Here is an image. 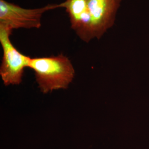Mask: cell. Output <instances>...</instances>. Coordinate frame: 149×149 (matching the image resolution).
Listing matches in <instances>:
<instances>
[{
    "mask_svg": "<svg viewBox=\"0 0 149 149\" xmlns=\"http://www.w3.org/2000/svg\"><path fill=\"white\" fill-rule=\"evenodd\" d=\"M28 68L34 71L37 82L43 93L66 89L74 77L73 65L63 54L31 58Z\"/></svg>",
    "mask_w": 149,
    "mask_h": 149,
    "instance_id": "obj_1",
    "label": "cell"
},
{
    "mask_svg": "<svg viewBox=\"0 0 149 149\" xmlns=\"http://www.w3.org/2000/svg\"><path fill=\"white\" fill-rule=\"evenodd\" d=\"M57 8H60L59 4H48L37 8H25L5 0H0V26L12 31L20 28L38 29L42 26L44 13Z\"/></svg>",
    "mask_w": 149,
    "mask_h": 149,
    "instance_id": "obj_2",
    "label": "cell"
},
{
    "mask_svg": "<svg viewBox=\"0 0 149 149\" xmlns=\"http://www.w3.org/2000/svg\"><path fill=\"white\" fill-rule=\"evenodd\" d=\"M12 32L9 28L0 26V43L3 50L0 75L6 86L21 83L24 70L28 68L31 58L21 53L13 45L10 39Z\"/></svg>",
    "mask_w": 149,
    "mask_h": 149,
    "instance_id": "obj_3",
    "label": "cell"
},
{
    "mask_svg": "<svg viewBox=\"0 0 149 149\" xmlns=\"http://www.w3.org/2000/svg\"><path fill=\"white\" fill-rule=\"evenodd\" d=\"M122 0H87L90 40L100 39L113 26Z\"/></svg>",
    "mask_w": 149,
    "mask_h": 149,
    "instance_id": "obj_4",
    "label": "cell"
},
{
    "mask_svg": "<svg viewBox=\"0 0 149 149\" xmlns=\"http://www.w3.org/2000/svg\"><path fill=\"white\" fill-rule=\"evenodd\" d=\"M60 8H65L69 17L71 28L84 42L90 41L87 0H65L59 3Z\"/></svg>",
    "mask_w": 149,
    "mask_h": 149,
    "instance_id": "obj_5",
    "label": "cell"
}]
</instances>
